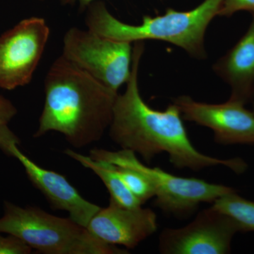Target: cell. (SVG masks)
<instances>
[{"label": "cell", "instance_id": "obj_1", "mask_svg": "<svg viewBox=\"0 0 254 254\" xmlns=\"http://www.w3.org/2000/svg\"><path fill=\"white\" fill-rule=\"evenodd\" d=\"M143 41L133 46L131 71L126 90L117 95L113 116L109 127L110 136L122 149L141 155L146 163L157 155L166 153L170 163L178 169L194 171L223 165L237 174L245 173L247 163L239 158L219 159L203 154L193 146L182 121L181 112L175 103L164 111L153 109L140 94L138 76Z\"/></svg>", "mask_w": 254, "mask_h": 254}, {"label": "cell", "instance_id": "obj_2", "mask_svg": "<svg viewBox=\"0 0 254 254\" xmlns=\"http://www.w3.org/2000/svg\"><path fill=\"white\" fill-rule=\"evenodd\" d=\"M44 89V106L34 138L56 131L76 148L103 138L112 123L118 93L63 55L48 70Z\"/></svg>", "mask_w": 254, "mask_h": 254}, {"label": "cell", "instance_id": "obj_3", "mask_svg": "<svg viewBox=\"0 0 254 254\" xmlns=\"http://www.w3.org/2000/svg\"><path fill=\"white\" fill-rule=\"evenodd\" d=\"M223 0H204L190 11L167 9L165 14L144 16L138 25L124 23L110 12L103 1L88 4L85 23L87 29L114 41L136 43L145 40L168 42L182 48L197 60L207 58L205 34L215 16H218Z\"/></svg>", "mask_w": 254, "mask_h": 254}, {"label": "cell", "instance_id": "obj_4", "mask_svg": "<svg viewBox=\"0 0 254 254\" xmlns=\"http://www.w3.org/2000/svg\"><path fill=\"white\" fill-rule=\"evenodd\" d=\"M0 232L22 240L46 254H125L127 250L108 245L87 227L35 206L21 207L4 200Z\"/></svg>", "mask_w": 254, "mask_h": 254}, {"label": "cell", "instance_id": "obj_5", "mask_svg": "<svg viewBox=\"0 0 254 254\" xmlns=\"http://www.w3.org/2000/svg\"><path fill=\"white\" fill-rule=\"evenodd\" d=\"M89 156L143 174L154 187L155 205L176 218H187L200 203H213L222 195L235 191L231 187L209 183L195 177L175 176L157 167L150 168L141 163L131 150L110 151L94 148L90 151Z\"/></svg>", "mask_w": 254, "mask_h": 254}, {"label": "cell", "instance_id": "obj_6", "mask_svg": "<svg viewBox=\"0 0 254 254\" xmlns=\"http://www.w3.org/2000/svg\"><path fill=\"white\" fill-rule=\"evenodd\" d=\"M64 58L118 93L131 71V43L104 38L88 29L69 28L63 38Z\"/></svg>", "mask_w": 254, "mask_h": 254}, {"label": "cell", "instance_id": "obj_7", "mask_svg": "<svg viewBox=\"0 0 254 254\" xmlns=\"http://www.w3.org/2000/svg\"><path fill=\"white\" fill-rule=\"evenodd\" d=\"M50 33L46 20L33 16L0 36V88L11 91L31 81Z\"/></svg>", "mask_w": 254, "mask_h": 254}, {"label": "cell", "instance_id": "obj_8", "mask_svg": "<svg viewBox=\"0 0 254 254\" xmlns=\"http://www.w3.org/2000/svg\"><path fill=\"white\" fill-rule=\"evenodd\" d=\"M238 232L240 227L233 219L210 207L199 212L187 226L163 230L159 251L164 254H227Z\"/></svg>", "mask_w": 254, "mask_h": 254}, {"label": "cell", "instance_id": "obj_9", "mask_svg": "<svg viewBox=\"0 0 254 254\" xmlns=\"http://www.w3.org/2000/svg\"><path fill=\"white\" fill-rule=\"evenodd\" d=\"M182 118L208 127L220 144H254V113L244 103L229 99L221 104H208L182 95L173 100Z\"/></svg>", "mask_w": 254, "mask_h": 254}, {"label": "cell", "instance_id": "obj_10", "mask_svg": "<svg viewBox=\"0 0 254 254\" xmlns=\"http://www.w3.org/2000/svg\"><path fill=\"white\" fill-rule=\"evenodd\" d=\"M87 229L108 245L133 249L157 231L158 222L151 209L125 208L110 201L95 213Z\"/></svg>", "mask_w": 254, "mask_h": 254}, {"label": "cell", "instance_id": "obj_11", "mask_svg": "<svg viewBox=\"0 0 254 254\" xmlns=\"http://www.w3.org/2000/svg\"><path fill=\"white\" fill-rule=\"evenodd\" d=\"M11 157L23 165L32 185L46 196L53 208L67 212L69 218L82 226L87 227L101 208L85 199L66 177L37 165L23 154L18 145L11 148Z\"/></svg>", "mask_w": 254, "mask_h": 254}, {"label": "cell", "instance_id": "obj_12", "mask_svg": "<svg viewBox=\"0 0 254 254\" xmlns=\"http://www.w3.org/2000/svg\"><path fill=\"white\" fill-rule=\"evenodd\" d=\"M245 35L213 66L214 72L231 88L230 100L246 104L254 99V12Z\"/></svg>", "mask_w": 254, "mask_h": 254}, {"label": "cell", "instance_id": "obj_13", "mask_svg": "<svg viewBox=\"0 0 254 254\" xmlns=\"http://www.w3.org/2000/svg\"><path fill=\"white\" fill-rule=\"evenodd\" d=\"M64 153L76 160L84 168L92 170L99 177L109 191L110 201L120 206L128 208H137L143 205L127 189L113 164L103 160H94L90 156H86L71 149L65 150Z\"/></svg>", "mask_w": 254, "mask_h": 254}, {"label": "cell", "instance_id": "obj_14", "mask_svg": "<svg viewBox=\"0 0 254 254\" xmlns=\"http://www.w3.org/2000/svg\"><path fill=\"white\" fill-rule=\"evenodd\" d=\"M211 207L233 219L240 232H254V202L237 194L236 190L220 197Z\"/></svg>", "mask_w": 254, "mask_h": 254}, {"label": "cell", "instance_id": "obj_15", "mask_svg": "<svg viewBox=\"0 0 254 254\" xmlns=\"http://www.w3.org/2000/svg\"><path fill=\"white\" fill-rule=\"evenodd\" d=\"M114 166L127 189L142 204L155 196L154 187L143 174L133 169Z\"/></svg>", "mask_w": 254, "mask_h": 254}, {"label": "cell", "instance_id": "obj_16", "mask_svg": "<svg viewBox=\"0 0 254 254\" xmlns=\"http://www.w3.org/2000/svg\"><path fill=\"white\" fill-rule=\"evenodd\" d=\"M18 113L12 102L0 95V150L11 157L13 145L21 143L19 138L10 129L9 124Z\"/></svg>", "mask_w": 254, "mask_h": 254}, {"label": "cell", "instance_id": "obj_17", "mask_svg": "<svg viewBox=\"0 0 254 254\" xmlns=\"http://www.w3.org/2000/svg\"><path fill=\"white\" fill-rule=\"evenodd\" d=\"M0 232V254H29L32 249L18 237L8 235L5 237Z\"/></svg>", "mask_w": 254, "mask_h": 254}, {"label": "cell", "instance_id": "obj_18", "mask_svg": "<svg viewBox=\"0 0 254 254\" xmlns=\"http://www.w3.org/2000/svg\"><path fill=\"white\" fill-rule=\"evenodd\" d=\"M240 11L254 12V0H223L218 16L230 17Z\"/></svg>", "mask_w": 254, "mask_h": 254}, {"label": "cell", "instance_id": "obj_19", "mask_svg": "<svg viewBox=\"0 0 254 254\" xmlns=\"http://www.w3.org/2000/svg\"><path fill=\"white\" fill-rule=\"evenodd\" d=\"M60 4L63 5H75L78 4L81 11H84L88 4L95 0H59Z\"/></svg>", "mask_w": 254, "mask_h": 254}, {"label": "cell", "instance_id": "obj_20", "mask_svg": "<svg viewBox=\"0 0 254 254\" xmlns=\"http://www.w3.org/2000/svg\"><path fill=\"white\" fill-rule=\"evenodd\" d=\"M252 112L254 113V105H253V110H252Z\"/></svg>", "mask_w": 254, "mask_h": 254}, {"label": "cell", "instance_id": "obj_21", "mask_svg": "<svg viewBox=\"0 0 254 254\" xmlns=\"http://www.w3.org/2000/svg\"><path fill=\"white\" fill-rule=\"evenodd\" d=\"M36 1H46V0H36Z\"/></svg>", "mask_w": 254, "mask_h": 254}]
</instances>
